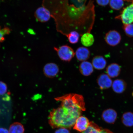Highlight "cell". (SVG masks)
<instances>
[{
  "instance_id": "6da1fadb",
  "label": "cell",
  "mask_w": 133,
  "mask_h": 133,
  "mask_svg": "<svg viewBox=\"0 0 133 133\" xmlns=\"http://www.w3.org/2000/svg\"><path fill=\"white\" fill-rule=\"evenodd\" d=\"M82 112L60 106L50 112L49 124L54 128H69L74 126L76 119L81 116Z\"/></svg>"
},
{
  "instance_id": "7a4b0ae2",
  "label": "cell",
  "mask_w": 133,
  "mask_h": 133,
  "mask_svg": "<svg viewBox=\"0 0 133 133\" xmlns=\"http://www.w3.org/2000/svg\"><path fill=\"white\" fill-rule=\"evenodd\" d=\"M55 99L61 102V106L62 107L82 112L85 110L84 98L81 95L68 94L55 98Z\"/></svg>"
},
{
  "instance_id": "3957f363",
  "label": "cell",
  "mask_w": 133,
  "mask_h": 133,
  "mask_svg": "<svg viewBox=\"0 0 133 133\" xmlns=\"http://www.w3.org/2000/svg\"><path fill=\"white\" fill-rule=\"evenodd\" d=\"M54 49L60 59L66 62L70 61L75 55L74 50L68 45H63L58 48L54 47Z\"/></svg>"
},
{
  "instance_id": "277c9868",
  "label": "cell",
  "mask_w": 133,
  "mask_h": 133,
  "mask_svg": "<svg viewBox=\"0 0 133 133\" xmlns=\"http://www.w3.org/2000/svg\"><path fill=\"white\" fill-rule=\"evenodd\" d=\"M132 4L124 8L116 19H120L124 25L132 24L133 22V1Z\"/></svg>"
},
{
  "instance_id": "5b68a950",
  "label": "cell",
  "mask_w": 133,
  "mask_h": 133,
  "mask_svg": "<svg viewBox=\"0 0 133 133\" xmlns=\"http://www.w3.org/2000/svg\"><path fill=\"white\" fill-rule=\"evenodd\" d=\"M105 40L109 45L115 46L120 42L121 36L119 33L115 30H111L106 34Z\"/></svg>"
},
{
  "instance_id": "8992f818",
  "label": "cell",
  "mask_w": 133,
  "mask_h": 133,
  "mask_svg": "<svg viewBox=\"0 0 133 133\" xmlns=\"http://www.w3.org/2000/svg\"><path fill=\"white\" fill-rule=\"evenodd\" d=\"M35 16L38 21L46 22L50 19L51 13L47 8L42 6L36 9L35 13Z\"/></svg>"
},
{
  "instance_id": "52a82bcc",
  "label": "cell",
  "mask_w": 133,
  "mask_h": 133,
  "mask_svg": "<svg viewBox=\"0 0 133 133\" xmlns=\"http://www.w3.org/2000/svg\"><path fill=\"white\" fill-rule=\"evenodd\" d=\"M44 74L46 77L54 78L58 74L59 71V67L54 63H48L44 66L43 69Z\"/></svg>"
},
{
  "instance_id": "ba28073f",
  "label": "cell",
  "mask_w": 133,
  "mask_h": 133,
  "mask_svg": "<svg viewBox=\"0 0 133 133\" xmlns=\"http://www.w3.org/2000/svg\"><path fill=\"white\" fill-rule=\"evenodd\" d=\"M89 119L85 116H81L76 119L74 126V128L80 132H84L89 125Z\"/></svg>"
},
{
  "instance_id": "9c48e42d",
  "label": "cell",
  "mask_w": 133,
  "mask_h": 133,
  "mask_svg": "<svg viewBox=\"0 0 133 133\" xmlns=\"http://www.w3.org/2000/svg\"><path fill=\"white\" fill-rule=\"evenodd\" d=\"M97 82L98 85L102 90L109 89L112 86V81L111 77L107 74H101L98 77Z\"/></svg>"
},
{
  "instance_id": "30bf717a",
  "label": "cell",
  "mask_w": 133,
  "mask_h": 133,
  "mask_svg": "<svg viewBox=\"0 0 133 133\" xmlns=\"http://www.w3.org/2000/svg\"><path fill=\"white\" fill-rule=\"evenodd\" d=\"M117 117V113L112 109L105 110L103 112L102 118L103 120L109 124H114Z\"/></svg>"
},
{
  "instance_id": "8fae6325",
  "label": "cell",
  "mask_w": 133,
  "mask_h": 133,
  "mask_svg": "<svg viewBox=\"0 0 133 133\" xmlns=\"http://www.w3.org/2000/svg\"><path fill=\"white\" fill-rule=\"evenodd\" d=\"M94 68L92 64L87 61H83L79 66V71L81 74L84 76H88L92 74Z\"/></svg>"
},
{
  "instance_id": "7c38bea8",
  "label": "cell",
  "mask_w": 133,
  "mask_h": 133,
  "mask_svg": "<svg viewBox=\"0 0 133 133\" xmlns=\"http://www.w3.org/2000/svg\"><path fill=\"white\" fill-rule=\"evenodd\" d=\"M75 53L78 60L82 62L86 61L90 56V52L89 49L83 46L78 48Z\"/></svg>"
},
{
  "instance_id": "4fadbf2b",
  "label": "cell",
  "mask_w": 133,
  "mask_h": 133,
  "mask_svg": "<svg viewBox=\"0 0 133 133\" xmlns=\"http://www.w3.org/2000/svg\"><path fill=\"white\" fill-rule=\"evenodd\" d=\"M112 87L113 90L117 94H120L125 90L126 84L122 79H117L112 82Z\"/></svg>"
},
{
  "instance_id": "5bb4252c",
  "label": "cell",
  "mask_w": 133,
  "mask_h": 133,
  "mask_svg": "<svg viewBox=\"0 0 133 133\" xmlns=\"http://www.w3.org/2000/svg\"><path fill=\"white\" fill-rule=\"evenodd\" d=\"M120 66L116 63L110 64L106 69L107 74L111 78H115L118 76L121 72Z\"/></svg>"
},
{
  "instance_id": "9a60e30c",
  "label": "cell",
  "mask_w": 133,
  "mask_h": 133,
  "mask_svg": "<svg viewBox=\"0 0 133 133\" xmlns=\"http://www.w3.org/2000/svg\"><path fill=\"white\" fill-rule=\"evenodd\" d=\"M91 64L95 69L101 70L105 67L107 62L103 56H97L93 58Z\"/></svg>"
},
{
  "instance_id": "2e32d148",
  "label": "cell",
  "mask_w": 133,
  "mask_h": 133,
  "mask_svg": "<svg viewBox=\"0 0 133 133\" xmlns=\"http://www.w3.org/2000/svg\"><path fill=\"white\" fill-rule=\"evenodd\" d=\"M94 41V36L89 32L85 33L81 36V43L83 45L86 47H89L92 45Z\"/></svg>"
},
{
  "instance_id": "e0dca14e",
  "label": "cell",
  "mask_w": 133,
  "mask_h": 133,
  "mask_svg": "<svg viewBox=\"0 0 133 133\" xmlns=\"http://www.w3.org/2000/svg\"><path fill=\"white\" fill-rule=\"evenodd\" d=\"M121 120L124 125L127 127H132L133 126V113L131 112L124 113Z\"/></svg>"
},
{
  "instance_id": "ac0fdd59",
  "label": "cell",
  "mask_w": 133,
  "mask_h": 133,
  "mask_svg": "<svg viewBox=\"0 0 133 133\" xmlns=\"http://www.w3.org/2000/svg\"><path fill=\"white\" fill-rule=\"evenodd\" d=\"M86 133H113L107 129H103L97 125H91L88 129Z\"/></svg>"
},
{
  "instance_id": "d6986e66",
  "label": "cell",
  "mask_w": 133,
  "mask_h": 133,
  "mask_svg": "<svg viewBox=\"0 0 133 133\" xmlns=\"http://www.w3.org/2000/svg\"><path fill=\"white\" fill-rule=\"evenodd\" d=\"M24 126L20 123H14L10 126L9 133H24Z\"/></svg>"
},
{
  "instance_id": "ffe728a7",
  "label": "cell",
  "mask_w": 133,
  "mask_h": 133,
  "mask_svg": "<svg viewBox=\"0 0 133 133\" xmlns=\"http://www.w3.org/2000/svg\"><path fill=\"white\" fill-rule=\"evenodd\" d=\"M123 1V0H110L109 3L110 6L112 9L118 10L124 6Z\"/></svg>"
},
{
  "instance_id": "44dd1931",
  "label": "cell",
  "mask_w": 133,
  "mask_h": 133,
  "mask_svg": "<svg viewBox=\"0 0 133 133\" xmlns=\"http://www.w3.org/2000/svg\"><path fill=\"white\" fill-rule=\"evenodd\" d=\"M69 42L72 44H76L78 42L79 34L76 31H72L67 35Z\"/></svg>"
},
{
  "instance_id": "7402d4cb",
  "label": "cell",
  "mask_w": 133,
  "mask_h": 133,
  "mask_svg": "<svg viewBox=\"0 0 133 133\" xmlns=\"http://www.w3.org/2000/svg\"><path fill=\"white\" fill-rule=\"evenodd\" d=\"M11 32V30L7 27L2 29L0 26V42H3L5 39V36L9 34Z\"/></svg>"
},
{
  "instance_id": "603a6c76",
  "label": "cell",
  "mask_w": 133,
  "mask_h": 133,
  "mask_svg": "<svg viewBox=\"0 0 133 133\" xmlns=\"http://www.w3.org/2000/svg\"><path fill=\"white\" fill-rule=\"evenodd\" d=\"M123 28L126 35L129 37H133V24L124 25Z\"/></svg>"
},
{
  "instance_id": "cb8c5ba5",
  "label": "cell",
  "mask_w": 133,
  "mask_h": 133,
  "mask_svg": "<svg viewBox=\"0 0 133 133\" xmlns=\"http://www.w3.org/2000/svg\"><path fill=\"white\" fill-rule=\"evenodd\" d=\"M110 0H96L97 4L100 6H104L109 4Z\"/></svg>"
},
{
  "instance_id": "d4e9b609",
  "label": "cell",
  "mask_w": 133,
  "mask_h": 133,
  "mask_svg": "<svg viewBox=\"0 0 133 133\" xmlns=\"http://www.w3.org/2000/svg\"><path fill=\"white\" fill-rule=\"evenodd\" d=\"M55 133H70L68 128H60L56 130Z\"/></svg>"
},
{
  "instance_id": "484cf974",
  "label": "cell",
  "mask_w": 133,
  "mask_h": 133,
  "mask_svg": "<svg viewBox=\"0 0 133 133\" xmlns=\"http://www.w3.org/2000/svg\"><path fill=\"white\" fill-rule=\"evenodd\" d=\"M0 133H9V132L7 129L0 128Z\"/></svg>"
},
{
  "instance_id": "4316f807",
  "label": "cell",
  "mask_w": 133,
  "mask_h": 133,
  "mask_svg": "<svg viewBox=\"0 0 133 133\" xmlns=\"http://www.w3.org/2000/svg\"><path fill=\"white\" fill-rule=\"evenodd\" d=\"M123 1L129 2H132L133 0H123Z\"/></svg>"
}]
</instances>
